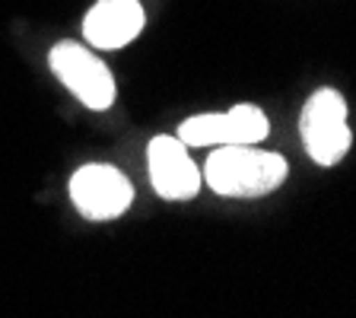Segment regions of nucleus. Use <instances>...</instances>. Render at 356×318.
I'll return each mask as SVG.
<instances>
[{
	"instance_id": "nucleus-1",
	"label": "nucleus",
	"mask_w": 356,
	"mask_h": 318,
	"mask_svg": "<svg viewBox=\"0 0 356 318\" xmlns=\"http://www.w3.org/2000/svg\"><path fill=\"white\" fill-rule=\"evenodd\" d=\"M200 175L222 198H264L283 185L289 166L283 156L254 143H226L210 156Z\"/></svg>"
},
{
	"instance_id": "nucleus-2",
	"label": "nucleus",
	"mask_w": 356,
	"mask_h": 318,
	"mask_svg": "<svg viewBox=\"0 0 356 318\" xmlns=\"http://www.w3.org/2000/svg\"><path fill=\"white\" fill-rule=\"evenodd\" d=\"M299 134H302L309 156L318 166L341 163L353 143V134L347 125V102L337 89L325 86L305 102L302 118H299Z\"/></svg>"
},
{
	"instance_id": "nucleus-3",
	"label": "nucleus",
	"mask_w": 356,
	"mask_h": 318,
	"mask_svg": "<svg viewBox=\"0 0 356 318\" xmlns=\"http://www.w3.org/2000/svg\"><path fill=\"white\" fill-rule=\"evenodd\" d=\"M48 64L86 109L105 111L115 102V77L102 58L83 48L80 42H58L48 54Z\"/></svg>"
},
{
	"instance_id": "nucleus-4",
	"label": "nucleus",
	"mask_w": 356,
	"mask_h": 318,
	"mask_svg": "<svg viewBox=\"0 0 356 318\" xmlns=\"http://www.w3.org/2000/svg\"><path fill=\"white\" fill-rule=\"evenodd\" d=\"M70 200L86 220L105 223L118 220L134 204V188L115 166L89 163L80 166L70 178Z\"/></svg>"
},
{
	"instance_id": "nucleus-5",
	"label": "nucleus",
	"mask_w": 356,
	"mask_h": 318,
	"mask_svg": "<svg viewBox=\"0 0 356 318\" xmlns=\"http://www.w3.org/2000/svg\"><path fill=\"white\" fill-rule=\"evenodd\" d=\"M270 131L258 105H236L222 115H194L181 121L178 141L185 147H226V143H261Z\"/></svg>"
},
{
	"instance_id": "nucleus-6",
	"label": "nucleus",
	"mask_w": 356,
	"mask_h": 318,
	"mask_svg": "<svg viewBox=\"0 0 356 318\" xmlns=\"http://www.w3.org/2000/svg\"><path fill=\"white\" fill-rule=\"evenodd\" d=\"M149 182L163 200H191L200 191V169L178 137H153L147 147Z\"/></svg>"
},
{
	"instance_id": "nucleus-7",
	"label": "nucleus",
	"mask_w": 356,
	"mask_h": 318,
	"mask_svg": "<svg viewBox=\"0 0 356 318\" xmlns=\"http://www.w3.org/2000/svg\"><path fill=\"white\" fill-rule=\"evenodd\" d=\"M143 7L140 0H96L83 19V38L92 48L118 51L143 32Z\"/></svg>"
}]
</instances>
